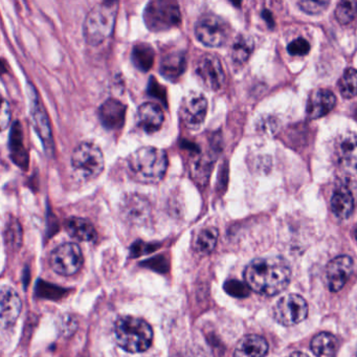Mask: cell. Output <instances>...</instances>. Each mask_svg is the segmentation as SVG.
I'll return each instance as SVG.
<instances>
[{
	"instance_id": "cell-38",
	"label": "cell",
	"mask_w": 357,
	"mask_h": 357,
	"mask_svg": "<svg viewBox=\"0 0 357 357\" xmlns=\"http://www.w3.org/2000/svg\"><path fill=\"white\" fill-rule=\"evenodd\" d=\"M288 357H309L308 355L304 354L302 352H294L290 354Z\"/></svg>"
},
{
	"instance_id": "cell-4",
	"label": "cell",
	"mask_w": 357,
	"mask_h": 357,
	"mask_svg": "<svg viewBox=\"0 0 357 357\" xmlns=\"http://www.w3.org/2000/svg\"><path fill=\"white\" fill-rule=\"evenodd\" d=\"M118 11L116 1L98 3L89 11L83 26V34L89 45L97 47L112 36Z\"/></svg>"
},
{
	"instance_id": "cell-30",
	"label": "cell",
	"mask_w": 357,
	"mask_h": 357,
	"mask_svg": "<svg viewBox=\"0 0 357 357\" xmlns=\"http://www.w3.org/2000/svg\"><path fill=\"white\" fill-rule=\"evenodd\" d=\"M357 14V1L342 0L335 9V17L342 26L351 24Z\"/></svg>"
},
{
	"instance_id": "cell-28",
	"label": "cell",
	"mask_w": 357,
	"mask_h": 357,
	"mask_svg": "<svg viewBox=\"0 0 357 357\" xmlns=\"http://www.w3.org/2000/svg\"><path fill=\"white\" fill-rule=\"evenodd\" d=\"M218 236V229L215 227H206L202 229L195 241L196 252L202 256L211 254L216 248Z\"/></svg>"
},
{
	"instance_id": "cell-10",
	"label": "cell",
	"mask_w": 357,
	"mask_h": 357,
	"mask_svg": "<svg viewBox=\"0 0 357 357\" xmlns=\"http://www.w3.org/2000/svg\"><path fill=\"white\" fill-rule=\"evenodd\" d=\"M208 101L202 93L191 91L188 93L179 107L181 122L191 130H197L206 120Z\"/></svg>"
},
{
	"instance_id": "cell-7",
	"label": "cell",
	"mask_w": 357,
	"mask_h": 357,
	"mask_svg": "<svg viewBox=\"0 0 357 357\" xmlns=\"http://www.w3.org/2000/svg\"><path fill=\"white\" fill-rule=\"evenodd\" d=\"M231 29L225 20L206 14L195 24V36L197 40L208 47H220L225 45L229 37Z\"/></svg>"
},
{
	"instance_id": "cell-18",
	"label": "cell",
	"mask_w": 357,
	"mask_h": 357,
	"mask_svg": "<svg viewBox=\"0 0 357 357\" xmlns=\"http://www.w3.org/2000/svg\"><path fill=\"white\" fill-rule=\"evenodd\" d=\"M336 104V97L328 89H317L311 93L307 103V116L310 120L323 118L329 114Z\"/></svg>"
},
{
	"instance_id": "cell-19",
	"label": "cell",
	"mask_w": 357,
	"mask_h": 357,
	"mask_svg": "<svg viewBox=\"0 0 357 357\" xmlns=\"http://www.w3.org/2000/svg\"><path fill=\"white\" fill-rule=\"evenodd\" d=\"M336 154L340 166L357 173V133H347L336 144Z\"/></svg>"
},
{
	"instance_id": "cell-20",
	"label": "cell",
	"mask_w": 357,
	"mask_h": 357,
	"mask_svg": "<svg viewBox=\"0 0 357 357\" xmlns=\"http://www.w3.org/2000/svg\"><path fill=\"white\" fill-rule=\"evenodd\" d=\"M268 344L262 336L250 334L244 336L236 346L234 357H264Z\"/></svg>"
},
{
	"instance_id": "cell-1",
	"label": "cell",
	"mask_w": 357,
	"mask_h": 357,
	"mask_svg": "<svg viewBox=\"0 0 357 357\" xmlns=\"http://www.w3.org/2000/svg\"><path fill=\"white\" fill-rule=\"evenodd\" d=\"M246 284L262 296L279 294L289 285L291 268L282 257H268L252 261L244 271Z\"/></svg>"
},
{
	"instance_id": "cell-35",
	"label": "cell",
	"mask_w": 357,
	"mask_h": 357,
	"mask_svg": "<svg viewBox=\"0 0 357 357\" xmlns=\"http://www.w3.org/2000/svg\"><path fill=\"white\" fill-rule=\"evenodd\" d=\"M77 328H78V321H77V319H75L73 315H64L61 321H60V332H61L64 336L72 335V334L75 333V331H76Z\"/></svg>"
},
{
	"instance_id": "cell-6",
	"label": "cell",
	"mask_w": 357,
	"mask_h": 357,
	"mask_svg": "<svg viewBox=\"0 0 357 357\" xmlns=\"http://www.w3.org/2000/svg\"><path fill=\"white\" fill-rule=\"evenodd\" d=\"M104 155L93 143L77 146L72 154V168L84 181L97 178L104 170Z\"/></svg>"
},
{
	"instance_id": "cell-16",
	"label": "cell",
	"mask_w": 357,
	"mask_h": 357,
	"mask_svg": "<svg viewBox=\"0 0 357 357\" xmlns=\"http://www.w3.org/2000/svg\"><path fill=\"white\" fill-rule=\"evenodd\" d=\"M165 121V114L158 104L148 102L139 106L137 114V124L148 135L158 132Z\"/></svg>"
},
{
	"instance_id": "cell-23",
	"label": "cell",
	"mask_w": 357,
	"mask_h": 357,
	"mask_svg": "<svg viewBox=\"0 0 357 357\" xmlns=\"http://www.w3.org/2000/svg\"><path fill=\"white\" fill-rule=\"evenodd\" d=\"M32 119L34 127L38 132L39 137L45 143V149L53 148V139H52V130L50 127L49 119L43 110V106L39 103L36 98L32 99Z\"/></svg>"
},
{
	"instance_id": "cell-8",
	"label": "cell",
	"mask_w": 357,
	"mask_h": 357,
	"mask_svg": "<svg viewBox=\"0 0 357 357\" xmlns=\"http://www.w3.org/2000/svg\"><path fill=\"white\" fill-rule=\"evenodd\" d=\"M50 262L52 268L58 275L70 277L82 268L84 259L78 244L64 243L52 252Z\"/></svg>"
},
{
	"instance_id": "cell-5",
	"label": "cell",
	"mask_w": 357,
	"mask_h": 357,
	"mask_svg": "<svg viewBox=\"0 0 357 357\" xmlns=\"http://www.w3.org/2000/svg\"><path fill=\"white\" fill-rule=\"evenodd\" d=\"M144 22L151 32H166L181 22L178 3L173 0H153L146 6Z\"/></svg>"
},
{
	"instance_id": "cell-40",
	"label": "cell",
	"mask_w": 357,
	"mask_h": 357,
	"mask_svg": "<svg viewBox=\"0 0 357 357\" xmlns=\"http://www.w3.org/2000/svg\"><path fill=\"white\" fill-rule=\"evenodd\" d=\"M356 355H357V352H356Z\"/></svg>"
},
{
	"instance_id": "cell-34",
	"label": "cell",
	"mask_w": 357,
	"mask_h": 357,
	"mask_svg": "<svg viewBox=\"0 0 357 357\" xmlns=\"http://www.w3.org/2000/svg\"><path fill=\"white\" fill-rule=\"evenodd\" d=\"M288 53L292 56H306L310 51V45L304 38L294 39L287 47Z\"/></svg>"
},
{
	"instance_id": "cell-21",
	"label": "cell",
	"mask_w": 357,
	"mask_h": 357,
	"mask_svg": "<svg viewBox=\"0 0 357 357\" xmlns=\"http://www.w3.org/2000/svg\"><path fill=\"white\" fill-rule=\"evenodd\" d=\"M187 68V59L185 54L181 52H173V53L167 54L162 59L160 66V73L165 79L176 82Z\"/></svg>"
},
{
	"instance_id": "cell-13",
	"label": "cell",
	"mask_w": 357,
	"mask_h": 357,
	"mask_svg": "<svg viewBox=\"0 0 357 357\" xmlns=\"http://www.w3.org/2000/svg\"><path fill=\"white\" fill-rule=\"evenodd\" d=\"M352 271L353 261L349 256H338L330 261L326 269L330 291H340L346 285Z\"/></svg>"
},
{
	"instance_id": "cell-36",
	"label": "cell",
	"mask_w": 357,
	"mask_h": 357,
	"mask_svg": "<svg viewBox=\"0 0 357 357\" xmlns=\"http://www.w3.org/2000/svg\"><path fill=\"white\" fill-rule=\"evenodd\" d=\"M10 120H11V112H10L9 104L7 103L6 100H3V107H1V121H0L3 130L7 128Z\"/></svg>"
},
{
	"instance_id": "cell-22",
	"label": "cell",
	"mask_w": 357,
	"mask_h": 357,
	"mask_svg": "<svg viewBox=\"0 0 357 357\" xmlns=\"http://www.w3.org/2000/svg\"><path fill=\"white\" fill-rule=\"evenodd\" d=\"M66 231L79 241L93 242L97 239V231L91 221L80 217H70L66 221Z\"/></svg>"
},
{
	"instance_id": "cell-27",
	"label": "cell",
	"mask_w": 357,
	"mask_h": 357,
	"mask_svg": "<svg viewBox=\"0 0 357 357\" xmlns=\"http://www.w3.org/2000/svg\"><path fill=\"white\" fill-rule=\"evenodd\" d=\"M254 47V41L250 37L240 35L234 41L231 47V59L237 64L245 63L252 55Z\"/></svg>"
},
{
	"instance_id": "cell-29",
	"label": "cell",
	"mask_w": 357,
	"mask_h": 357,
	"mask_svg": "<svg viewBox=\"0 0 357 357\" xmlns=\"http://www.w3.org/2000/svg\"><path fill=\"white\" fill-rule=\"evenodd\" d=\"M340 95L344 99H352L357 96V70L348 68L338 82Z\"/></svg>"
},
{
	"instance_id": "cell-26",
	"label": "cell",
	"mask_w": 357,
	"mask_h": 357,
	"mask_svg": "<svg viewBox=\"0 0 357 357\" xmlns=\"http://www.w3.org/2000/svg\"><path fill=\"white\" fill-rule=\"evenodd\" d=\"M12 158L16 164L24 168L28 166V155L26 153V147L24 144L22 127L20 123H15L11 135Z\"/></svg>"
},
{
	"instance_id": "cell-32",
	"label": "cell",
	"mask_w": 357,
	"mask_h": 357,
	"mask_svg": "<svg viewBox=\"0 0 357 357\" xmlns=\"http://www.w3.org/2000/svg\"><path fill=\"white\" fill-rule=\"evenodd\" d=\"M225 290L229 296L240 298H246L250 294V286L238 280H229L225 284Z\"/></svg>"
},
{
	"instance_id": "cell-17",
	"label": "cell",
	"mask_w": 357,
	"mask_h": 357,
	"mask_svg": "<svg viewBox=\"0 0 357 357\" xmlns=\"http://www.w3.org/2000/svg\"><path fill=\"white\" fill-rule=\"evenodd\" d=\"M0 296H1V311H0L1 326L3 328L10 327L20 317L22 302L17 292L10 286H3Z\"/></svg>"
},
{
	"instance_id": "cell-33",
	"label": "cell",
	"mask_w": 357,
	"mask_h": 357,
	"mask_svg": "<svg viewBox=\"0 0 357 357\" xmlns=\"http://www.w3.org/2000/svg\"><path fill=\"white\" fill-rule=\"evenodd\" d=\"M329 5V1H310V0H302L298 1V6L305 13L315 15L321 13Z\"/></svg>"
},
{
	"instance_id": "cell-3",
	"label": "cell",
	"mask_w": 357,
	"mask_h": 357,
	"mask_svg": "<svg viewBox=\"0 0 357 357\" xmlns=\"http://www.w3.org/2000/svg\"><path fill=\"white\" fill-rule=\"evenodd\" d=\"M114 333L119 347L129 353L145 352L153 340L151 326L139 317H120L114 324Z\"/></svg>"
},
{
	"instance_id": "cell-25",
	"label": "cell",
	"mask_w": 357,
	"mask_h": 357,
	"mask_svg": "<svg viewBox=\"0 0 357 357\" xmlns=\"http://www.w3.org/2000/svg\"><path fill=\"white\" fill-rule=\"evenodd\" d=\"M133 64L141 72H148L153 66L155 60V52L148 43H139L135 45L131 54Z\"/></svg>"
},
{
	"instance_id": "cell-24",
	"label": "cell",
	"mask_w": 357,
	"mask_h": 357,
	"mask_svg": "<svg viewBox=\"0 0 357 357\" xmlns=\"http://www.w3.org/2000/svg\"><path fill=\"white\" fill-rule=\"evenodd\" d=\"M337 349V338L327 332L317 334L311 342V350L317 357H335Z\"/></svg>"
},
{
	"instance_id": "cell-12",
	"label": "cell",
	"mask_w": 357,
	"mask_h": 357,
	"mask_svg": "<svg viewBox=\"0 0 357 357\" xmlns=\"http://www.w3.org/2000/svg\"><path fill=\"white\" fill-rule=\"evenodd\" d=\"M357 204L356 181H344L338 185L331 198V210L337 218L347 219L352 215Z\"/></svg>"
},
{
	"instance_id": "cell-31",
	"label": "cell",
	"mask_w": 357,
	"mask_h": 357,
	"mask_svg": "<svg viewBox=\"0 0 357 357\" xmlns=\"http://www.w3.org/2000/svg\"><path fill=\"white\" fill-rule=\"evenodd\" d=\"M6 243L8 245L18 248L22 244V231L20 222L15 219L8 221L5 231Z\"/></svg>"
},
{
	"instance_id": "cell-11",
	"label": "cell",
	"mask_w": 357,
	"mask_h": 357,
	"mask_svg": "<svg viewBox=\"0 0 357 357\" xmlns=\"http://www.w3.org/2000/svg\"><path fill=\"white\" fill-rule=\"evenodd\" d=\"M196 75L210 91H219L225 84V75L220 60L212 54H204L196 64Z\"/></svg>"
},
{
	"instance_id": "cell-14",
	"label": "cell",
	"mask_w": 357,
	"mask_h": 357,
	"mask_svg": "<svg viewBox=\"0 0 357 357\" xmlns=\"http://www.w3.org/2000/svg\"><path fill=\"white\" fill-rule=\"evenodd\" d=\"M150 204L144 196L130 194L122 200V214L133 225H143L150 215Z\"/></svg>"
},
{
	"instance_id": "cell-37",
	"label": "cell",
	"mask_w": 357,
	"mask_h": 357,
	"mask_svg": "<svg viewBox=\"0 0 357 357\" xmlns=\"http://www.w3.org/2000/svg\"><path fill=\"white\" fill-rule=\"evenodd\" d=\"M263 18H264L265 20H267V24H269V26H273V18H271V12L267 11V10H264V12H263Z\"/></svg>"
},
{
	"instance_id": "cell-15",
	"label": "cell",
	"mask_w": 357,
	"mask_h": 357,
	"mask_svg": "<svg viewBox=\"0 0 357 357\" xmlns=\"http://www.w3.org/2000/svg\"><path fill=\"white\" fill-rule=\"evenodd\" d=\"M127 107L116 99H108L99 109L100 122L108 130H118L125 124Z\"/></svg>"
},
{
	"instance_id": "cell-2",
	"label": "cell",
	"mask_w": 357,
	"mask_h": 357,
	"mask_svg": "<svg viewBox=\"0 0 357 357\" xmlns=\"http://www.w3.org/2000/svg\"><path fill=\"white\" fill-rule=\"evenodd\" d=\"M168 169V156L164 150L155 147H143L127 158V170L131 178L137 183H158Z\"/></svg>"
},
{
	"instance_id": "cell-9",
	"label": "cell",
	"mask_w": 357,
	"mask_h": 357,
	"mask_svg": "<svg viewBox=\"0 0 357 357\" xmlns=\"http://www.w3.org/2000/svg\"><path fill=\"white\" fill-rule=\"evenodd\" d=\"M308 305L298 294H288L278 301L273 308V317L283 326H294L306 319Z\"/></svg>"
},
{
	"instance_id": "cell-39",
	"label": "cell",
	"mask_w": 357,
	"mask_h": 357,
	"mask_svg": "<svg viewBox=\"0 0 357 357\" xmlns=\"http://www.w3.org/2000/svg\"><path fill=\"white\" fill-rule=\"evenodd\" d=\"M355 237H356V240H357V229H356V231H355Z\"/></svg>"
}]
</instances>
